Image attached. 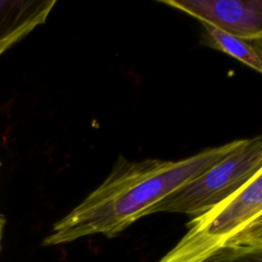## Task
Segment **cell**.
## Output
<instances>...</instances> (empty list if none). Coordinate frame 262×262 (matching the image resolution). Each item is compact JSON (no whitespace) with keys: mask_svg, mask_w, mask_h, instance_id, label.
I'll return each instance as SVG.
<instances>
[{"mask_svg":"<svg viewBox=\"0 0 262 262\" xmlns=\"http://www.w3.org/2000/svg\"><path fill=\"white\" fill-rule=\"evenodd\" d=\"M244 140L207 148L180 161H129L120 156L103 182L54 223L43 246L67 244L96 233L118 235L146 216L158 202L239 147Z\"/></svg>","mask_w":262,"mask_h":262,"instance_id":"1","label":"cell"},{"mask_svg":"<svg viewBox=\"0 0 262 262\" xmlns=\"http://www.w3.org/2000/svg\"><path fill=\"white\" fill-rule=\"evenodd\" d=\"M187 232L158 262H232L262 250V171L192 217Z\"/></svg>","mask_w":262,"mask_h":262,"instance_id":"2","label":"cell"},{"mask_svg":"<svg viewBox=\"0 0 262 262\" xmlns=\"http://www.w3.org/2000/svg\"><path fill=\"white\" fill-rule=\"evenodd\" d=\"M262 171V138L245 139L227 157L185 182L151 207L155 213H184L198 216L220 203Z\"/></svg>","mask_w":262,"mask_h":262,"instance_id":"3","label":"cell"},{"mask_svg":"<svg viewBox=\"0 0 262 262\" xmlns=\"http://www.w3.org/2000/svg\"><path fill=\"white\" fill-rule=\"evenodd\" d=\"M201 23L248 41L262 37V1L260 0H161Z\"/></svg>","mask_w":262,"mask_h":262,"instance_id":"4","label":"cell"},{"mask_svg":"<svg viewBox=\"0 0 262 262\" xmlns=\"http://www.w3.org/2000/svg\"><path fill=\"white\" fill-rule=\"evenodd\" d=\"M55 0H0V55L43 25Z\"/></svg>","mask_w":262,"mask_h":262,"instance_id":"5","label":"cell"},{"mask_svg":"<svg viewBox=\"0 0 262 262\" xmlns=\"http://www.w3.org/2000/svg\"><path fill=\"white\" fill-rule=\"evenodd\" d=\"M202 25L204 28L205 44L230 55L258 73L262 72L261 54L251 44V41L225 33L209 24L202 23Z\"/></svg>","mask_w":262,"mask_h":262,"instance_id":"6","label":"cell"},{"mask_svg":"<svg viewBox=\"0 0 262 262\" xmlns=\"http://www.w3.org/2000/svg\"><path fill=\"white\" fill-rule=\"evenodd\" d=\"M6 225V219L5 217L0 213V251L2 249V241L4 236V228Z\"/></svg>","mask_w":262,"mask_h":262,"instance_id":"7","label":"cell"},{"mask_svg":"<svg viewBox=\"0 0 262 262\" xmlns=\"http://www.w3.org/2000/svg\"><path fill=\"white\" fill-rule=\"evenodd\" d=\"M0 165H1V162H0Z\"/></svg>","mask_w":262,"mask_h":262,"instance_id":"8","label":"cell"}]
</instances>
